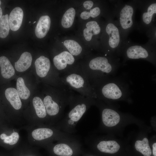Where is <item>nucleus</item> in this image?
<instances>
[{
  "mask_svg": "<svg viewBox=\"0 0 156 156\" xmlns=\"http://www.w3.org/2000/svg\"><path fill=\"white\" fill-rule=\"evenodd\" d=\"M90 83L96 99L101 101L125 99L131 94L129 83L120 76H108Z\"/></svg>",
  "mask_w": 156,
  "mask_h": 156,
  "instance_id": "f257e3e1",
  "label": "nucleus"
},
{
  "mask_svg": "<svg viewBox=\"0 0 156 156\" xmlns=\"http://www.w3.org/2000/svg\"><path fill=\"white\" fill-rule=\"evenodd\" d=\"M95 102L96 99L73 93L68 105L69 111L59 122L58 129L70 134L75 132L77 123L90 106Z\"/></svg>",
  "mask_w": 156,
  "mask_h": 156,
  "instance_id": "f03ea898",
  "label": "nucleus"
},
{
  "mask_svg": "<svg viewBox=\"0 0 156 156\" xmlns=\"http://www.w3.org/2000/svg\"><path fill=\"white\" fill-rule=\"evenodd\" d=\"M90 82L105 77L115 76L118 66L110 62L105 57L98 56L91 59L88 63L79 66Z\"/></svg>",
  "mask_w": 156,
  "mask_h": 156,
  "instance_id": "7ed1b4c3",
  "label": "nucleus"
},
{
  "mask_svg": "<svg viewBox=\"0 0 156 156\" xmlns=\"http://www.w3.org/2000/svg\"><path fill=\"white\" fill-rule=\"evenodd\" d=\"M62 83L70 90L85 97L96 99L90 83L78 66L60 77Z\"/></svg>",
  "mask_w": 156,
  "mask_h": 156,
  "instance_id": "20e7f679",
  "label": "nucleus"
},
{
  "mask_svg": "<svg viewBox=\"0 0 156 156\" xmlns=\"http://www.w3.org/2000/svg\"><path fill=\"white\" fill-rule=\"evenodd\" d=\"M73 94L70 90L57 88L54 90L53 97L49 94L45 96L43 101L47 116L57 119L62 118Z\"/></svg>",
  "mask_w": 156,
  "mask_h": 156,
  "instance_id": "39448f33",
  "label": "nucleus"
},
{
  "mask_svg": "<svg viewBox=\"0 0 156 156\" xmlns=\"http://www.w3.org/2000/svg\"><path fill=\"white\" fill-rule=\"evenodd\" d=\"M53 62L57 71L63 74L78 66L74 65L75 59L68 51H63L55 56Z\"/></svg>",
  "mask_w": 156,
  "mask_h": 156,
  "instance_id": "423d86ee",
  "label": "nucleus"
},
{
  "mask_svg": "<svg viewBox=\"0 0 156 156\" xmlns=\"http://www.w3.org/2000/svg\"><path fill=\"white\" fill-rule=\"evenodd\" d=\"M78 142L74 138L59 141L53 147V152L59 156H72L73 153L72 146Z\"/></svg>",
  "mask_w": 156,
  "mask_h": 156,
  "instance_id": "0eeeda50",
  "label": "nucleus"
},
{
  "mask_svg": "<svg viewBox=\"0 0 156 156\" xmlns=\"http://www.w3.org/2000/svg\"><path fill=\"white\" fill-rule=\"evenodd\" d=\"M101 109V116L103 124L108 127L115 126L119 122L120 117L115 110L111 108L103 107Z\"/></svg>",
  "mask_w": 156,
  "mask_h": 156,
  "instance_id": "6e6552de",
  "label": "nucleus"
},
{
  "mask_svg": "<svg viewBox=\"0 0 156 156\" xmlns=\"http://www.w3.org/2000/svg\"><path fill=\"white\" fill-rule=\"evenodd\" d=\"M35 65L39 77L43 78L48 76L51 68L50 61L48 58L43 55L40 56L36 60Z\"/></svg>",
  "mask_w": 156,
  "mask_h": 156,
  "instance_id": "1a4fd4ad",
  "label": "nucleus"
},
{
  "mask_svg": "<svg viewBox=\"0 0 156 156\" xmlns=\"http://www.w3.org/2000/svg\"><path fill=\"white\" fill-rule=\"evenodd\" d=\"M23 16L22 9L19 7L14 8L10 12L9 17L10 29L15 31L18 30L21 25Z\"/></svg>",
  "mask_w": 156,
  "mask_h": 156,
  "instance_id": "9d476101",
  "label": "nucleus"
},
{
  "mask_svg": "<svg viewBox=\"0 0 156 156\" xmlns=\"http://www.w3.org/2000/svg\"><path fill=\"white\" fill-rule=\"evenodd\" d=\"M50 25L51 20L48 16H41L35 29V34L36 37L39 38L45 37L50 29Z\"/></svg>",
  "mask_w": 156,
  "mask_h": 156,
  "instance_id": "9b49d317",
  "label": "nucleus"
},
{
  "mask_svg": "<svg viewBox=\"0 0 156 156\" xmlns=\"http://www.w3.org/2000/svg\"><path fill=\"white\" fill-rule=\"evenodd\" d=\"M133 10L130 5H125L120 12V22L122 27L125 29L130 27L133 24L132 16Z\"/></svg>",
  "mask_w": 156,
  "mask_h": 156,
  "instance_id": "f8f14e48",
  "label": "nucleus"
},
{
  "mask_svg": "<svg viewBox=\"0 0 156 156\" xmlns=\"http://www.w3.org/2000/svg\"><path fill=\"white\" fill-rule=\"evenodd\" d=\"M127 57L130 59H146L149 54L147 50L140 46L135 45L129 47L126 51Z\"/></svg>",
  "mask_w": 156,
  "mask_h": 156,
  "instance_id": "ddd939ff",
  "label": "nucleus"
},
{
  "mask_svg": "<svg viewBox=\"0 0 156 156\" xmlns=\"http://www.w3.org/2000/svg\"><path fill=\"white\" fill-rule=\"evenodd\" d=\"M5 95L8 101L15 109L18 110L21 109L22 103L16 89L13 88H7L5 91Z\"/></svg>",
  "mask_w": 156,
  "mask_h": 156,
  "instance_id": "4468645a",
  "label": "nucleus"
},
{
  "mask_svg": "<svg viewBox=\"0 0 156 156\" xmlns=\"http://www.w3.org/2000/svg\"><path fill=\"white\" fill-rule=\"evenodd\" d=\"M106 31L109 36V44L112 48L116 47L120 42V35L118 28L112 23L108 24L106 26Z\"/></svg>",
  "mask_w": 156,
  "mask_h": 156,
  "instance_id": "2eb2a0df",
  "label": "nucleus"
},
{
  "mask_svg": "<svg viewBox=\"0 0 156 156\" xmlns=\"http://www.w3.org/2000/svg\"><path fill=\"white\" fill-rule=\"evenodd\" d=\"M32 57L31 53L27 52L23 53L19 60L15 63L16 70L19 72H23L31 66Z\"/></svg>",
  "mask_w": 156,
  "mask_h": 156,
  "instance_id": "dca6fc26",
  "label": "nucleus"
},
{
  "mask_svg": "<svg viewBox=\"0 0 156 156\" xmlns=\"http://www.w3.org/2000/svg\"><path fill=\"white\" fill-rule=\"evenodd\" d=\"M97 148L101 152L113 154L118 151L120 146L114 140L102 141L98 144Z\"/></svg>",
  "mask_w": 156,
  "mask_h": 156,
  "instance_id": "f3484780",
  "label": "nucleus"
},
{
  "mask_svg": "<svg viewBox=\"0 0 156 156\" xmlns=\"http://www.w3.org/2000/svg\"><path fill=\"white\" fill-rule=\"evenodd\" d=\"M0 67L2 77L5 79H9L15 74L14 69L8 59L5 56L0 57Z\"/></svg>",
  "mask_w": 156,
  "mask_h": 156,
  "instance_id": "a211bd4d",
  "label": "nucleus"
},
{
  "mask_svg": "<svg viewBox=\"0 0 156 156\" xmlns=\"http://www.w3.org/2000/svg\"><path fill=\"white\" fill-rule=\"evenodd\" d=\"M86 26L87 28L84 29L83 33L85 39L87 41L91 40L93 35L98 34L100 32L101 28L96 21L89 22Z\"/></svg>",
  "mask_w": 156,
  "mask_h": 156,
  "instance_id": "6ab92c4d",
  "label": "nucleus"
},
{
  "mask_svg": "<svg viewBox=\"0 0 156 156\" xmlns=\"http://www.w3.org/2000/svg\"><path fill=\"white\" fill-rule=\"evenodd\" d=\"M33 104L37 116L40 118H45L47 116L43 101L40 97H35Z\"/></svg>",
  "mask_w": 156,
  "mask_h": 156,
  "instance_id": "aec40b11",
  "label": "nucleus"
},
{
  "mask_svg": "<svg viewBox=\"0 0 156 156\" xmlns=\"http://www.w3.org/2000/svg\"><path fill=\"white\" fill-rule=\"evenodd\" d=\"M135 147L137 151L141 153L144 156H150L151 154V150L147 138H144L142 140L136 141Z\"/></svg>",
  "mask_w": 156,
  "mask_h": 156,
  "instance_id": "412c9836",
  "label": "nucleus"
},
{
  "mask_svg": "<svg viewBox=\"0 0 156 156\" xmlns=\"http://www.w3.org/2000/svg\"><path fill=\"white\" fill-rule=\"evenodd\" d=\"M64 44L68 52L74 56H78L82 52V49L81 47L78 42L74 40H66L64 42Z\"/></svg>",
  "mask_w": 156,
  "mask_h": 156,
  "instance_id": "4be33fe9",
  "label": "nucleus"
},
{
  "mask_svg": "<svg viewBox=\"0 0 156 156\" xmlns=\"http://www.w3.org/2000/svg\"><path fill=\"white\" fill-rule=\"evenodd\" d=\"M16 88L20 97L23 99H27L30 96V92L26 86L23 79L21 77L17 80Z\"/></svg>",
  "mask_w": 156,
  "mask_h": 156,
  "instance_id": "5701e85b",
  "label": "nucleus"
},
{
  "mask_svg": "<svg viewBox=\"0 0 156 156\" xmlns=\"http://www.w3.org/2000/svg\"><path fill=\"white\" fill-rule=\"evenodd\" d=\"M75 15V11L73 8H70L66 10L62 19V26L66 28L71 27L73 23Z\"/></svg>",
  "mask_w": 156,
  "mask_h": 156,
  "instance_id": "b1692460",
  "label": "nucleus"
},
{
  "mask_svg": "<svg viewBox=\"0 0 156 156\" xmlns=\"http://www.w3.org/2000/svg\"><path fill=\"white\" fill-rule=\"evenodd\" d=\"M10 29L8 15L6 14L0 18V37L5 38L9 34Z\"/></svg>",
  "mask_w": 156,
  "mask_h": 156,
  "instance_id": "393cba45",
  "label": "nucleus"
},
{
  "mask_svg": "<svg viewBox=\"0 0 156 156\" xmlns=\"http://www.w3.org/2000/svg\"><path fill=\"white\" fill-rule=\"evenodd\" d=\"M1 139L3 140V142L10 145L16 144L19 138V135L16 132H14L10 135H7L5 133H2L0 135Z\"/></svg>",
  "mask_w": 156,
  "mask_h": 156,
  "instance_id": "a878e982",
  "label": "nucleus"
},
{
  "mask_svg": "<svg viewBox=\"0 0 156 156\" xmlns=\"http://www.w3.org/2000/svg\"><path fill=\"white\" fill-rule=\"evenodd\" d=\"M156 13V4L154 3L150 5L147 9V12H144L142 15L143 21L146 24H149L152 19V16Z\"/></svg>",
  "mask_w": 156,
  "mask_h": 156,
  "instance_id": "bb28decb",
  "label": "nucleus"
},
{
  "mask_svg": "<svg viewBox=\"0 0 156 156\" xmlns=\"http://www.w3.org/2000/svg\"><path fill=\"white\" fill-rule=\"evenodd\" d=\"M89 12L90 17L95 18L99 15L100 10L99 7H96L91 10Z\"/></svg>",
  "mask_w": 156,
  "mask_h": 156,
  "instance_id": "cd10ccee",
  "label": "nucleus"
},
{
  "mask_svg": "<svg viewBox=\"0 0 156 156\" xmlns=\"http://www.w3.org/2000/svg\"><path fill=\"white\" fill-rule=\"evenodd\" d=\"M93 5V3L91 1H85L83 3L84 7L87 10H89L91 8Z\"/></svg>",
  "mask_w": 156,
  "mask_h": 156,
  "instance_id": "c85d7f7f",
  "label": "nucleus"
},
{
  "mask_svg": "<svg viewBox=\"0 0 156 156\" xmlns=\"http://www.w3.org/2000/svg\"><path fill=\"white\" fill-rule=\"evenodd\" d=\"M80 16L83 19H87L90 17L89 12L86 11L83 12L81 13Z\"/></svg>",
  "mask_w": 156,
  "mask_h": 156,
  "instance_id": "c756f323",
  "label": "nucleus"
},
{
  "mask_svg": "<svg viewBox=\"0 0 156 156\" xmlns=\"http://www.w3.org/2000/svg\"><path fill=\"white\" fill-rule=\"evenodd\" d=\"M153 153L154 156H156V143H154L153 145Z\"/></svg>",
  "mask_w": 156,
  "mask_h": 156,
  "instance_id": "7c9ffc66",
  "label": "nucleus"
},
{
  "mask_svg": "<svg viewBox=\"0 0 156 156\" xmlns=\"http://www.w3.org/2000/svg\"><path fill=\"white\" fill-rule=\"evenodd\" d=\"M1 3V1L0 0V18L2 16V11L1 8L0 7V5Z\"/></svg>",
  "mask_w": 156,
  "mask_h": 156,
  "instance_id": "2f4dec72",
  "label": "nucleus"
},
{
  "mask_svg": "<svg viewBox=\"0 0 156 156\" xmlns=\"http://www.w3.org/2000/svg\"><path fill=\"white\" fill-rule=\"evenodd\" d=\"M36 22V21H34V22L33 23H35Z\"/></svg>",
  "mask_w": 156,
  "mask_h": 156,
  "instance_id": "473e14b6",
  "label": "nucleus"
},
{
  "mask_svg": "<svg viewBox=\"0 0 156 156\" xmlns=\"http://www.w3.org/2000/svg\"><path fill=\"white\" fill-rule=\"evenodd\" d=\"M31 23L30 21H29V23Z\"/></svg>",
  "mask_w": 156,
  "mask_h": 156,
  "instance_id": "72a5a7b5",
  "label": "nucleus"
}]
</instances>
